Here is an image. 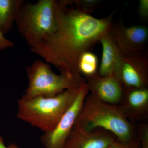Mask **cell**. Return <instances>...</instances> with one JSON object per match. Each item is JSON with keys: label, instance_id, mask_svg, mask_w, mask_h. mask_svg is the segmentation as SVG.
I'll return each instance as SVG.
<instances>
[{"label": "cell", "instance_id": "obj_1", "mask_svg": "<svg viewBox=\"0 0 148 148\" xmlns=\"http://www.w3.org/2000/svg\"><path fill=\"white\" fill-rule=\"evenodd\" d=\"M68 6V0L56 1V31L30 50L53 65L61 74L83 80L78 69L79 58L109 32L114 13L98 18Z\"/></svg>", "mask_w": 148, "mask_h": 148}, {"label": "cell", "instance_id": "obj_2", "mask_svg": "<svg viewBox=\"0 0 148 148\" xmlns=\"http://www.w3.org/2000/svg\"><path fill=\"white\" fill-rule=\"evenodd\" d=\"M73 128L82 131L102 128L122 143L139 140L137 127L125 117L118 106L102 102L91 93L85 98Z\"/></svg>", "mask_w": 148, "mask_h": 148}, {"label": "cell", "instance_id": "obj_3", "mask_svg": "<svg viewBox=\"0 0 148 148\" xmlns=\"http://www.w3.org/2000/svg\"><path fill=\"white\" fill-rule=\"evenodd\" d=\"M81 88L65 90L53 97L21 98L18 101L16 117L44 133L51 131L71 106Z\"/></svg>", "mask_w": 148, "mask_h": 148}, {"label": "cell", "instance_id": "obj_4", "mask_svg": "<svg viewBox=\"0 0 148 148\" xmlns=\"http://www.w3.org/2000/svg\"><path fill=\"white\" fill-rule=\"evenodd\" d=\"M55 0L24 2L15 23L29 47L36 46L56 31L57 22Z\"/></svg>", "mask_w": 148, "mask_h": 148}, {"label": "cell", "instance_id": "obj_5", "mask_svg": "<svg viewBox=\"0 0 148 148\" xmlns=\"http://www.w3.org/2000/svg\"><path fill=\"white\" fill-rule=\"evenodd\" d=\"M29 85L21 99L38 97H51L69 89L79 88L86 84L65 75H58L51 67L40 60H36L26 68Z\"/></svg>", "mask_w": 148, "mask_h": 148}, {"label": "cell", "instance_id": "obj_6", "mask_svg": "<svg viewBox=\"0 0 148 148\" xmlns=\"http://www.w3.org/2000/svg\"><path fill=\"white\" fill-rule=\"evenodd\" d=\"M86 83L80 89L75 101L55 128L45 132L41 136L40 141L45 148H63L71 132L85 98L89 93Z\"/></svg>", "mask_w": 148, "mask_h": 148}, {"label": "cell", "instance_id": "obj_7", "mask_svg": "<svg viewBox=\"0 0 148 148\" xmlns=\"http://www.w3.org/2000/svg\"><path fill=\"white\" fill-rule=\"evenodd\" d=\"M113 75L125 90L148 88V60L138 52L122 55Z\"/></svg>", "mask_w": 148, "mask_h": 148}, {"label": "cell", "instance_id": "obj_8", "mask_svg": "<svg viewBox=\"0 0 148 148\" xmlns=\"http://www.w3.org/2000/svg\"><path fill=\"white\" fill-rule=\"evenodd\" d=\"M122 55L138 52L142 50L148 38V29L143 25L126 27L111 26L109 31Z\"/></svg>", "mask_w": 148, "mask_h": 148}, {"label": "cell", "instance_id": "obj_9", "mask_svg": "<svg viewBox=\"0 0 148 148\" xmlns=\"http://www.w3.org/2000/svg\"><path fill=\"white\" fill-rule=\"evenodd\" d=\"M86 78L89 92L98 100L114 106L121 102L125 90L114 75L101 76L97 73Z\"/></svg>", "mask_w": 148, "mask_h": 148}, {"label": "cell", "instance_id": "obj_10", "mask_svg": "<svg viewBox=\"0 0 148 148\" xmlns=\"http://www.w3.org/2000/svg\"><path fill=\"white\" fill-rule=\"evenodd\" d=\"M117 140L113 134L102 128L82 131L73 128L63 148H106Z\"/></svg>", "mask_w": 148, "mask_h": 148}, {"label": "cell", "instance_id": "obj_11", "mask_svg": "<svg viewBox=\"0 0 148 148\" xmlns=\"http://www.w3.org/2000/svg\"><path fill=\"white\" fill-rule=\"evenodd\" d=\"M118 106L130 121H143L148 115V88L125 90L122 100Z\"/></svg>", "mask_w": 148, "mask_h": 148}, {"label": "cell", "instance_id": "obj_12", "mask_svg": "<svg viewBox=\"0 0 148 148\" xmlns=\"http://www.w3.org/2000/svg\"><path fill=\"white\" fill-rule=\"evenodd\" d=\"M99 41L102 45V55L97 73L101 76L113 75L122 54L109 32L104 34Z\"/></svg>", "mask_w": 148, "mask_h": 148}, {"label": "cell", "instance_id": "obj_13", "mask_svg": "<svg viewBox=\"0 0 148 148\" xmlns=\"http://www.w3.org/2000/svg\"><path fill=\"white\" fill-rule=\"evenodd\" d=\"M24 3L23 0H0V32L3 35L12 29Z\"/></svg>", "mask_w": 148, "mask_h": 148}, {"label": "cell", "instance_id": "obj_14", "mask_svg": "<svg viewBox=\"0 0 148 148\" xmlns=\"http://www.w3.org/2000/svg\"><path fill=\"white\" fill-rule=\"evenodd\" d=\"M98 59L95 54L87 51L83 53L79 58L78 69L80 73L86 77L91 76L98 72Z\"/></svg>", "mask_w": 148, "mask_h": 148}, {"label": "cell", "instance_id": "obj_15", "mask_svg": "<svg viewBox=\"0 0 148 148\" xmlns=\"http://www.w3.org/2000/svg\"><path fill=\"white\" fill-rule=\"evenodd\" d=\"M100 1L98 0H76L71 1V3L78 10L89 14L97 8Z\"/></svg>", "mask_w": 148, "mask_h": 148}, {"label": "cell", "instance_id": "obj_16", "mask_svg": "<svg viewBox=\"0 0 148 148\" xmlns=\"http://www.w3.org/2000/svg\"><path fill=\"white\" fill-rule=\"evenodd\" d=\"M138 139L142 148H148V125L143 122L137 124Z\"/></svg>", "mask_w": 148, "mask_h": 148}, {"label": "cell", "instance_id": "obj_17", "mask_svg": "<svg viewBox=\"0 0 148 148\" xmlns=\"http://www.w3.org/2000/svg\"><path fill=\"white\" fill-rule=\"evenodd\" d=\"M106 148H142L139 140H132L127 143L116 141Z\"/></svg>", "mask_w": 148, "mask_h": 148}, {"label": "cell", "instance_id": "obj_18", "mask_svg": "<svg viewBox=\"0 0 148 148\" xmlns=\"http://www.w3.org/2000/svg\"><path fill=\"white\" fill-rule=\"evenodd\" d=\"M138 12L142 18H148V1L140 0L139 2Z\"/></svg>", "mask_w": 148, "mask_h": 148}, {"label": "cell", "instance_id": "obj_19", "mask_svg": "<svg viewBox=\"0 0 148 148\" xmlns=\"http://www.w3.org/2000/svg\"><path fill=\"white\" fill-rule=\"evenodd\" d=\"M14 46V43L10 40L8 39L0 32V51L8 49L11 48Z\"/></svg>", "mask_w": 148, "mask_h": 148}, {"label": "cell", "instance_id": "obj_20", "mask_svg": "<svg viewBox=\"0 0 148 148\" xmlns=\"http://www.w3.org/2000/svg\"><path fill=\"white\" fill-rule=\"evenodd\" d=\"M0 148H19L18 146L15 143H13L6 146L4 144L3 139L1 136H0Z\"/></svg>", "mask_w": 148, "mask_h": 148}]
</instances>
